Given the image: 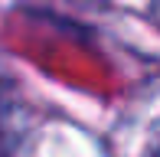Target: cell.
Wrapping results in <instances>:
<instances>
[{
  "instance_id": "6da1fadb",
  "label": "cell",
  "mask_w": 160,
  "mask_h": 157,
  "mask_svg": "<svg viewBox=\"0 0 160 157\" xmlns=\"http://www.w3.org/2000/svg\"><path fill=\"white\" fill-rule=\"evenodd\" d=\"M150 157H160V124L154 128V134H150Z\"/></svg>"
}]
</instances>
